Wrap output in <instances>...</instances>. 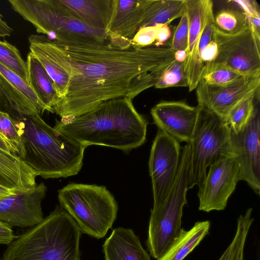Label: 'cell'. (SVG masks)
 I'll return each instance as SVG.
<instances>
[{"label":"cell","mask_w":260,"mask_h":260,"mask_svg":"<svg viewBox=\"0 0 260 260\" xmlns=\"http://www.w3.org/2000/svg\"><path fill=\"white\" fill-rule=\"evenodd\" d=\"M30 52L56 87L67 85L53 106L61 119L86 113L110 100H133L153 87L175 60L170 47L122 49L111 41L75 38L56 40L30 35Z\"/></svg>","instance_id":"cell-1"},{"label":"cell","mask_w":260,"mask_h":260,"mask_svg":"<svg viewBox=\"0 0 260 260\" xmlns=\"http://www.w3.org/2000/svg\"><path fill=\"white\" fill-rule=\"evenodd\" d=\"M148 122L132 100L119 98L68 119L56 120L54 128L87 147L102 145L128 152L143 144Z\"/></svg>","instance_id":"cell-2"},{"label":"cell","mask_w":260,"mask_h":260,"mask_svg":"<svg viewBox=\"0 0 260 260\" xmlns=\"http://www.w3.org/2000/svg\"><path fill=\"white\" fill-rule=\"evenodd\" d=\"M23 154L20 159L44 179L77 175L86 147L60 133L39 114L23 115L15 121Z\"/></svg>","instance_id":"cell-3"},{"label":"cell","mask_w":260,"mask_h":260,"mask_svg":"<svg viewBox=\"0 0 260 260\" xmlns=\"http://www.w3.org/2000/svg\"><path fill=\"white\" fill-rule=\"evenodd\" d=\"M81 233L74 219L57 206L41 222L17 236L2 260H79Z\"/></svg>","instance_id":"cell-4"},{"label":"cell","mask_w":260,"mask_h":260,"mask_svg":"<svg viewBox=\"0 0 260 260\" xmlns=\"http://www.w3.org/2000/svg\"><path fill=\"white\" fill-rule=\"evenodd\" d=\"M60 205L81 232L97 239L105 236L117 216L118 205L104 186L71 183L58 191Z\"/></svg>","instance_id":"cell-5"},{"label":"cell","mask_w":260,"mask_h":260,"mask_svg":"<svg viewBox=\"0 0 260 260\" xmlns=\"http://www.w3.org/2000/svg\"><path fill=\"white\" fill-rule=\"evenodd\" d=\"M190 148L189 143L181 148L179 165L173 186L166 199L153 207L149 220L147 249L158 259L167 251L179 236L183 208L187 203L188 176Z\"/></svg>","instance_id":"cell-6"},{"label":"cell","mask_w":260,"mask_h":260,"mask_svg":"<svg viewBox=\"0 0 260 260\" xmlns=\"http://www.w3.org/2000/svg\"><path fill=\"white\" fill-rule=\"evenodd\" d=\"M189 144L188 189L203 183L211 165L223 158H234L231 128L226 121L201 106Z\"/></svg>","instance_id":"cell-7"},{"label":"cell","mask_w":260,"mask_h":260,"mask_svg":"<svg viewBox=\"0 0 260 260\" xmlns=\"http://www.w3.org/2000/svg\"><path fill=\"white\" fill-rule=\"evenodd\" d=\"M12 8L51 40L84 38L111 41L106 30L90 27L71 15L58 0H9Z\"/></svg>","instance_id":"cell-8"},{"label":"cell","mask_w":260,"mask_h":260,"mask_svg":"<svg viewBox=\"0 0 260 260\" xmlns=\"http://www.w3.org/2000/svg\"><path fill=\"white\" fill-rule=\"evenodd\" d=\"M213 39L217 47V55L207 64L224 67L242 76L260 74V38L249 22L233 34L224 33L214 25Z\"/></svg>","instance_id":"cell-9"},{"label":"cell","mask_w":260,"mask_h":260,"mask_svg":"<svg viewBox=\"0 0 260 260\" xmlns=\"http://www.w3.org/2000/svg\"><path fill=\"white\" fill-rule=\"evenodd\" d=\"M181 153L179 142L158 128L149 159L153 196V207L159 205L171 189L177 173Z\"/></svg>","instance_id":"cell-10"},{"label":"cell","mask_w":260,"mask_h":260,"mask_svg":"<svg viewBox=\"0 0 260 260\" xmlns=\"http://www.w3.org/2000/svg\"><path fill=\"white\" fill-rule=\"evenodd\" d=\"M260 114L258 103L247 124L238 133L231 130L234 159L244 180L255 193L260 192Z\"/></svg>","instance_id":"cell-11"},{"label":"cell","mask_w":260,"mask_h":260,"mask_svg":"<svg viewBox=\"0 0 260 260\" xmlns=\"http://www.w3.org/2000/svg\"><path fill=\"white\" fill-rule=\"evenodd\" d=\"M240 180L239 168L233 158L211 165L204 181L199 186V209L206 212L224 210Z\"/></svg>","instance_id":"cell-12"},{"label":"cell","mask_w":260,"mask_h":260,"mask_svg":"<svg viewBox=\"0 0 260 260\" xmlns=\"http://www.w3.org/2000/svg\"><path fill=\"white\" fill-rule=\"evenodd\" d=\"M259 85L260 74L242 76L221 86L200 80L196 88L198 105L226 121L230 110L243 98L259 91Z\"/></svg>","instance_id":"cell-13"},{"label":"cell","mask_w":260,"mask_h":260,"mask_svg":"<svg viewBox=\"0 0 260 260\" xmlns=\"http://www.w3.org/2000/svg\"><path fill=\"white\" fill-rule=\"evenodd\" d=\"M48 108L19 75L0 63V111L17 121L23 115H41Z\"/></svg>","instance_id":"cell-14"},{"label":"cell","mask_w":260,"mask_h":260,"mask_svg":"<svg viewBox=\"0 0 260 260\" xmlns=\"http://www.w3.org/2000/svg\"><path fill=\"white\" fill-rule=\"evenodd\" d=\"M153 0H113L112 15L106 32L112 44L125 49L142 27Z\"/></svg>","instance_id":"cell-15"},{"label":"cell","mask_w":260,"mask_h":260,"mask_svg":"<svg viewBox=\"0 0 260 260\" xmlns=\"http://www.w3.org/2000/svg\"><path fill=\"white\" fill-rule=\"evenodd\" d=\"M47 187L44 183L31 189L0 199V221L10 226L30 228L44 219L41 203Z\"/></svg>","instance_id":"cell-16"},{"label":"cell","mask_w":260,"mask_h":260,"mask_svg":"<svg viewBox=\"0 0 260 260\" xmlns=\"http://www.w3.org/2000/svg\"><path fill=\"white\" fill-rule=\"evenodd\" d=\"M200 106L182 101H161L151 110L154 123L179 142L189 143L197 124Z\"/></svg>","instance_id":"cell-17"},{"label":"cell","mask_w":260,"mask_h":260,"mask_svg":"<svg viewBox=\"0 0 260 260\" xmlns=\"http://www.w3.org/2000/svg\"><path fill=\"white\" fill-rule=\"evenodd\" d=\"M208 0H185L184 6L188 20V42L185 71L188 89H196L204 68L198 52L199 44L204 25Z\"/></svg>","instance_id":"cell-18"},{"label":"cell","mask_w":260,"mask_h":260,"mask_svg":"<svg viewBox=\"0 0 260 260\" xmlns=\"http://www.w3.org/2000/svg\"><path fill=\"white\" fill-rule=\"evenodd\" d=\"M103 247L106 260H150L139 238L130 229H114Z\"/></svg>","instance_id":"cell-19"},{"label":"cell","mask_w":260,"mask_h":260,"mask_svg":"<svg viewBox=\"0 0 260 260\" xmlns=\"http://www.w3.org/2000/svg\"><path fill=\"white\" fill-rule=\"evenodd\" d=\"M73 17L98 29H106L110 21L113 0H58Z\"/></svg>","instance_id":"cell-20"},{"label":"cell","mask_w":260,"mask_h":260,"mask_svg":"<svg viewBox=\"0 0 260 260\" xmlns=\"http://www.w3.org/2000/svg\"><path fill=\"white\" fill-rule=\"evenodd\" d=\"M35 172L16 154L0 148V184L18 191H27L37 184Z\"/></svg>","instance_id":"cell-21"},{"label":"cell","mask_w":260,"mask_h":260,"mask_svg":"<svg viewBox=\"0 0 260 260\" xmlns=\"http://www.w3.org/2000/svg\"><path fill=\"white\" fill-rule=\"evenodd\" d=\"M26 63L29 86L49 112L54 113L53 107L58 100V94L52 79L30 52L27 55Z\"/></svg>","instance_id":"cell-22"},{"label":"cell","mask_w":260,"mask_h":260,"mask_svg":"<svg viewBox=\"0 0 260 260\" xmlns=\"http://www.w3.org/2000/svg\"><path fill=\"white\" fill-rule=\"evenodd\" d=\"M210 222L198 221L188 231L182 229L167 251L157 260H183L209 233Z\"/></svg>","instance_id":"cell-23"},{"label":"cell","mask_w":260,"mask_h":260,"mask_svg":"<svg viewBox=\"0 0 260 260\" xmlns=\"http://www.w3.org/2000/svg\"><path fill=\"white\" fill-rule=\"evenodd\" d=\"M184 1L153 0L141 27L169 25L185 12Z\"/></svg>","instance_id":"cell-24"},{"label":"cell","mask_w":260,"mask_h":260,"mask_svg":"<svg viewBox=\"0 0 260 260\" xmlns=\"http://www.w3.org/2000/svg\"><path fill=\"white\" fill-rule=\"evenodd\" d=\"M252 223L247 216H239L234 237L218 260H244V247Z\"/></svg>","instance_id":"cell-25"},{"label":"cell","mask_w":260,"mask_h":260,"mask_svg":"<svg viewBox=\"0 0 260 260\" xmlns=\"http://www.w3.org/2000/svg\"><path fill=\"white\" fill-rule=\"evenodd\" d=\"M258 92L243 98L230 110L226 121L232 132L237 133L247 124L254 111Z\"/></svg>","instance_id":"cell-26"},{"label":"cell","mask_w":260,"mask_h":260,"mask_svg":"<svg viewBox=\"0 0 260 260\" xmlns=\"http://www.w3.org/2000/svg\"><path fill=\"white\" fill-rule=\"evenodd\" d=\"M214 26L221 31L228 34L237 33L248 23L245 14L241 10L222 9L214 15Z\"/></svg>","instance_id":"cell-27"},{"label":"cell","mask_w":260,"mask_h":260,"mask_svg":"<svg viewBox=\"0 0 260 260\" xmlns=\"http://www.w3.org/2000/svg\"><path fill=\"white\" fill-rule=\"evenodd\" d=\"M0 63L28 82L26 61L16 47L6 40H0Z\"/></svg>","instance_id":"cell-28"},{"label":"cell","mask_w":260,"mask_h":260,"mask_svg":"<svg viewBox=\"0 0 260 260\" xmlns=\"http://www.w3.org/2000/svg\"><path fill=\"white\" fill-rule=\"evenodd\" d=\"M185 66V62L174 60L166 69L154 87L158 89L188 87V80Z\"/></svg>","instance_id":"cell-29"},{"label":"cell","mask_w":260,"mask_h":260,"mask_svg":"<svg viewBox=\"0 0 260 260\" xmlns=\"http://www.w3.org/2000/svg\"><path fill=\"white\" fill-rule=\"evenodd\" d=\"M0 136L20 158L23 154L21 137L16 122L6 113L0 111Z\"/></svg>","instance_id":"cell-30"},{"label":"cell","mask_w":260,"mask_h":260,"mask_svg":"<svg viewBox=\"0 0 260 260\" xmlns=\"http://www.w3.org/2000/svg\"><path fill=\"white\" fill-rule=\"evenodd\" d=\"M242 75L224 67L205 65L201 77V80L212 85L221 86L230 84Z\"/></svg>","instance_id":"cell-31"},{"label":"cell","mask_w":260,"mask_h":260,"mask_svg":"<svg viewBox=\"0 0 260 260\" xmlns=\"http://www.w3.org/2000/svg\"><path fill=\"white\" fill-rule=\"evenodd\" d=\"M188 42V20L185 12L175 28L170 47L174 51L187 50Z\"/></svg>","instance_id":"cell-32"},{"label":"cell","mask_w":260,"mask_h":260,"mask_svg":"<svg viewBox=\"0 0 260 260\" xmlns=\"http://www.w3.org/2000/svg\"><path fill=\"white\" fill-rule=\"evenodd\" d=\"M239 6L241 10L246 16L248 21L255 32L260 38V13L258 4L255 1H231Z\"/></svg>","instance_id":"cell-33"},{"label":"cell","mask_w":260,"mask_h":260,"mask_svg":"<svg viewBox=\"0 0 260 260\" xmlns=\"http://www.w3.org/2000/svg\"><path fill=\"white\" fill-rule=\"evenodd\" d=\"M160 25L140 28L132 39V46L139 48L152 46L156 41L158 28Z\"/></svg>","instance_id":"cell-34"},{"label":"cell","mask_w":260,"mask_h":260,"mask_svg":"<svg viewBox=\"0 0 260 260\" xmlns=\"http://www.w3.org/2000/svg\"><path fill=\"white\" fill-rule=\"evenodd\" d=\"M218 50L216 43L213 39L205 48L201 54V59L204 67L207 63L213 61L217 55Z\"/></svg>","instance_id":"cell-35"},{"label":"cell","mask_w":260,"mask_h":260,"mask_svg":"<svg viewBox=\"0 0 260 260\" xmlns=\"http://www.w3.org/2000/svg\"><path fill=\"white\" fill-rule=\"evenodd\" d=\"M16 237L11 226L0 221V244L9 245Z\"/></svg>","instance_id":"cell-36"},{"label":"cell","mask_w":260,"mask_h":260,"mask_svg":"<svg viewBox=\"0 0 260 260\" xmlns=\"http://www.w3.org/2000/svg\"><path fill=\"white\" fill-rule=\"evenodd\" d=\"M171 37V30L169 25H160L158 28L155 46H160L168 41Z\"/></svg>","instance_id":"cell-37"},{"label":"cell","mask_w":260,"mask_h":260,"mask_svg":"<svg viewBox=\"0 0 260 260\" xmlns=\"http://www.w3.org/2000/svg\"><path fill=\"white\" fill-rule=\"evenodd\" d=\"M13 31V28L4 20L0 13V39L10 37Z\"/></svg>","instance_id":"cell-38"},{"label":"cell","mask_w":260,"mask_h":260,"mask_svg":"<svg viewBox=\"0 0 260 260\" xmlns=\"http://www.w3.org/2000/svg\"><path fill=\"white\" fill-rule=\"evenodd\" d=\"M17 190L9 188L0 184V199L16 193Z\"/></svg>","instance_id":"cell-39"},{"label":"cell","mask_w":260,"mask_h":260,"mask_svg":"<svg viewBox=\"0 0 260 260\" xmlns=\"http://www.w3.org/2000/svg\"><path fill=\"white\" fill-rule=\"evenodd\" d=\"M187 57V50H177L174 52V59L179 62H185Z\"/></svg>","instance_id":"cell-40"},{"label":"cell","mask_w":260,"mask_h":260,"mask_svg":"<svg viewBox=\"0 0 260 260\" xmlns=\"http://www.w3.org/2000/svg\"><path fill=\"white\" fill-rule=\"evenodd\" d=\"M0 148L5 151L13 153L12 149L8 145V144L4 140V139L0 136Z\"/></svg>","instance_id":"cell-41"},{"label":"cell","mask_w":260,"mask_h":260,"mask_svg":"<svg viewBox=\"0 0 260 260\" xmlns=\"http://www.w3.org/2000/svg\"><path fill=\"white\" fill-rule=\"evenodd\" d=\"M1 260V259H0Z\"/></svg>","instance_id":"cell-42"}]
</instances>
